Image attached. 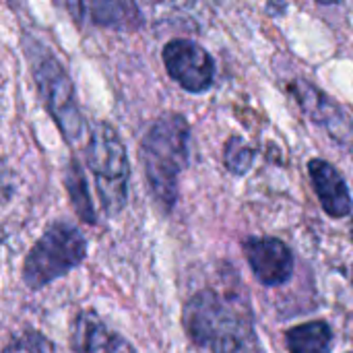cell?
<instances>
[{
  "mask_svg": "<svg viewBox=\"0 0 353 353\" xmlns=\"http://www.w3.org/2000/svg\"><path fill=\"white\" fill-rule=\"evenodd\" d=\"M190 126L182 114L159 116L141 143V163L155 203L170 213L178 201V180L188 163Z\"/></svg>",
  "mask_w": 353,
  "mask_h": 353,
  "instance_id": "6da1fadb",
  "label": "cell"
},
{
  "mask_svg": "<svg viewBox=\"0 0 353 353\" xmlns=\"http://www.w3.org/2000/svg\"><path fill=\"white\" fill-rule=\"evenodd\" d=\"M25 52L31 60V74L35 79L37 93L48 110V114L54 118L56 126L60 128L62 137L68 143L79 141L83 134L85 122H83V114L77 103L72 81L66 74L64 66L58 62V58L48 48H43L35 39L27 41Z\"/></svg>",
  "mask_w": 353,
  "mask_h": 353,
  "instance_id": "7a4b0ae2",
  "label": "cell"
},
{
  "mask_svg": "<svg viewBox=\"0 0 353 353\" xmlns=\"http://www.w3.org/2000/svg\"><path fill=\"white\" fill-rule=\"evenodd\" d=\"M85 155L103 211L110 217L118 215L126 207L130 180L128 155L118 130L108 122H97L91 130Z\"/></svg>",
  "mask_w": 353,
  "mask_h": 353,
  "instance_id": "3957f363",
  "label": "cell"
},
{
  "mask_svg": "<svg viewBox=\"0 0 353 353\" xmlns=\"http://www.w3.org/2000/svg\"><path fill=\"white\" fill-rule=\"evenodd\" d=\"M87 256L85 236L70 223H52L31 246L23 263V281L37 292L77 269Z\"/></svg>",
  "mask_w": 353,
  "mask_h": 353,
  "instance_id": "277c9868",
  "label": "cell"
},
{
  "mask_svg": "<svg viewBox=\"0 0 353 353\" xmlns=\"http://www.w3.org/2000/svg\"><path fill=\"white\" fill-rule=\"evenodd\" d=\"M182 321L188 337L201 347H209L225 335L242 333L232 306L211 290L199 292L186 302Z\"/></svg>",
  "mask_w": 353,
  "mask_h": 353,
  "instance_id": "5b68a950",
  "label": "cell"
},
{
  "mask_svg": "<svg viewBox=\"0 0 353 353\" xmlns=\"http://www.w3.org/2000/svg\"><path fill=\"white\" fill-rule=\"evenodd\" d=\"M163 64L168 74L188 93H205L215 79V62L211 54L192 39H172L163 48Z\"/></svg>",
  "mask_w": 353,
  "mask_h": 353,
  "instance_id": "8992f818",
  "label": "cell"
},
{
  "mask_svg": "<svg viewBox=\"0 0 353 353\" xmlns=\"http://www.w3.org/2000/svg\"><path fill=\"white\" fill-rule=\"evenodd\" d=\"M244 254L254 277L263 285H283L294 273V256L277 238H248L244 242Z\"/></svg>",
  "mask_w": 353,
  "mask_h": 353,
  "instance_id": "52a82bcc",
  "label": "cell"
},
{
  "mask_svg": "<svg viewBox=\"0 0 353 353\" xmlns=\"http://www.w3.org/2000/svg\"><path fill=\"white\" fill-rule=\"evenodd\" d=\"M290 91L294 93L302 110L308 114V118H312L319 126H323L333 139L341 143L353 141V122L343 112V108L337 105L329 95H325L308 81H294L290 85Z\"/></svg>",
  "mask_w": 353,
  "mask_h": 353,
  "instance_id": "ba28073f",
  "label": "cell"
},
{
  "mask_svg": "<svg viewBox=\"0 0 353 353\" xmlns=\"http://www.w3.org/2000/svg\"><path fill=\"white\" fill-rule=\"evenodd\" d=\"M72 353H137L118 331L110 329L93 310H81L70 323Z\"/></svg>",
  "mask_w": 353,
  "mask_h": 353,
  "instance_id": "9c48e42d",
  "label": "cell"
},
{
  "mask_svg": "<svg viewBox=\"0 0 353 353\" xmlns=\"http://www.w3.org/2000/svg\"><path fill=\"white\" fill-rule=\"evenodd\" d=\"M308 174L327 215L339 219L352 213L353 201L350 188L335 165H331L325 159H312L308 163Z\"/></svg>",
  "mask_w": 353,
  "mask_h": 353,
  "instance_id": "30bf717a",
  "label": "cell"
},
{
  "mask_svg": "<svg viewBox=\"0 0 353 353\" xmlns=\"http://www.w3.org/2000/svg\"><path fill=\"white\" fill-rule=\"evenodd\" d=\"M87 10L91 21L105 29L132 31L143 23L134 0H87Z\"/></svg>",
  "mask_w": 353,
  "mask_h": 353,
  "instance_id": "8fae6325",
  "label": "cell"
},
{
  "mask_svg": "<svg viewBox=\"0 0 353 353\" xmlns=\"http://www.w3.org/2000/svg\"><path fill=\"white\" fill-rule=\"evenodd\" d=\"M285 339L292 353H329L333 333L325 321H312L292 327L285 333Z\"/></svg>",
  "mask_w": 353,
  "mask_h": 353,
  "instance_id": "7c38bea8",
  "label": "cell"
},
{
  "mask_svg": "<svg viewBox=\"0 0 353 353\" xmlns=\"http://www.w3.org/2000/svg\"><path fill=\"white\" fill-rule=\"evenodd\" d=\"M64 186L68 190V196H70V203L77 211V215L87 221V223H95V209H93V203H91V196H89V190H87V182H85V176H83V170L79 165L77 159H72L66 168V176H64Z\"/></svg>",
  "mask_w": 353,
  "mask_h": 353,
  "instance_id": "4fadbf2b",
  "label": "cell"
},
{
  "mask_svg": "<svg viewBox=\"0 0 353 353\" xmlns=\"http://www.w3.org/2000/svg\"><path fill=\"white\" fill-rule=\"evenodd\" d=\"M223 163L228 172L236 176H244L250 172L254 163V149L242 137H230L223 147Z\"/></svg>",
  "mask_w": 353,
  "mask_h": 353,
  "instance_id": "5bb4252c",
  "label": "cell"
},
{
  "mask_svg": "<svg viewBox=\"0 0 353 353\" xmlns=\"http://www.w3.org/2000/svg\"><path fill=\"white\" fill-rule=\"evenodd\" d=\"M2 353H58L56 347L50 343V339H46L41 333L37 331H25L14 335Z\"/></svg>",
  "mask_w": 353,
  "mask_h": 353,
  "instance_id": "9a60e30c",
  "label": "cell"
},
{
  "mask_svg": "<svg viewBox=\"0 0 353 353\" xmlns=\"http://www.w3.org/2000/svg\"><path fill=\"white\" fill-rule=\"evenodd\" d=\"M213 353H246L244 347V339H242V333H232V335H225L221 339H217L213 345H209Z\"/></svg>",
  "mask_w": 353,
  "mask_h": 353,
  "instance_id": "2e32d148",
  "label": "cell"
},
{
  "mask_svg": "<svg viewBox=\"0 0 353 353\" xmlns=\"http://www.w3.org/2000/svg\"><path fill=\"white\" fill-rule=\"evenodd\" d=\"M74 21L83 17V0H56Z\"/></svg>",
  "mask_w": 353,
  "mask_h": 353,
  "instance_id": "e0dca14e",
  "label": "cell"
},
{
  "mask_svg": "<svg viewBox=\"0 0 353 353\" xmlns=\"http://www.w3.org/2000/svg\"><path fill=\"white\" fill-rule=\"evenodd\" d=\"M267 8H269V10H275L277 14H283V12H285V2H283V0H271Z\"/></svg>",
  "mask_w": 353,
  "mask_h": 353,
  "instance_id": "ac0fdd59",
  "label": "cell"
},
{
  "mask_svg": "<svg viewBox=\"0 0 353 353\" xmlns=\"http://www.w3.org/2000/svg\"><path fill=\"white\" fill-rule=\"evenodd\" d=\"M316 2H321V4H337L341 0H316Z\"/></svg>",
  "mask_w": 353,
  "mask_h": 353,
  "instance_id": "d6986e66",
  "label": "cell"
},
{
  "mask_svg": "<svg viewBox=\"0 0 353 353\" xmlns=\"http://www.w3.org/2000/svg\"><path fill=\"white\" fill-rule=\"evenodd\" d=\"M352 238H353V225H352Z\"/></svg>",
  "mask_w": 353,
  "mask_h": 353,
  "instance_id": "ffe728a7",
  "label": "cell"
},
{
  "mask_svg": "<svg viewBox=\"0 0 353 353\" xmlns=\"http://www.w3.org/2000/svg\"><path fill=\"white\" fill-rule=\"evenodd\" d=\"M352 281H353V275H352Z\"/></svg>",
  "mask_w": 353,
  "mask_h": 353,
  "instance_id": "44dd1931",
  "label": "cell"
}]
</instances>
